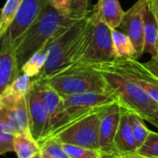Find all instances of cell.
I'll return each instance as SVG.
<instances>
[{
  "mask_svg": "<svg viewBox=\"0 0 158 158\" xmlns=\"http://www.w3.org/2000/svg\"><path fill=\"white\" fill-rule=\"evenodd\" d=\"M91 29L90 12L87 17L74 22L52 40L44 47L47 51V59L43 70L35 79L45 80L77 63L88 44Z\"/></svg>",
  "mask_w": 158,
  "mask_h": 158,
  "instance_id": "obj_1",
  "label": "cell"
},
{
  "mask_svg": "<svg viewBox=\"0 0 158 158\" xmlns=\"http://www.w3.org/2000/svg\"><path fill=\"white\" fill-rule=\"evenodd\" d=\"M81 19L72 14H63L57 11L48 2L37 20L29 29L16 49L19 71L21 66L33 54L44 49L52 40L65 31L74 22Z\"/></svg>",
  "mask_w": 158,
  "mask_h": 158,
  "instance_id": "obj_2",
  "label": "cell"
},
{
  "mask_svg": "<svg viewBox=\"0 0 158 158\" xmlns=\"http://www.w3.org/2000/svg\"><path fill=\"white\" fill-rule=\"evenodd\" d=\"M42 81L61 96L108 90L102 72L92 65L74 64Z\"/></svg>",
  "mask_w": 158,
  "mask_h": 158,
  "instance_id": "obj_3",
  "label": "cell"
},
{
  "mask_svg": "<svg viewBox=\"0 0 158 158\" xmlns=\"http://www.w3.org/2000/svg\"><path fill=\"white\" fill-rule=\"evenodd\" d=\"M100 71L105 78L108 90L117 96L119 105L150 122L158 110L157 103L138 85L123 76L108 70Z\"/></svg>",
  "mask_w": 158,
  "mask_h": 158,
  "instance_id": "obj_4",
  "label": "cell"
},
{
  "mask_svg": "<svg viewBox=\"0 0 158 158\" xmlns=\"http://www.w3.org/2000/svg\"><path fill=\"white\" fill-rule=\"evenodd\" d=\"M92 29L88 44L81 58L75 64L95 65L118 58L114 49L111 29L103 22L94 8L91 11Z\"/></svg>",
  "mask_w": 158,
  "mask_h": 158,
  "instance_id": "obj_5",
  "label": "cell"
},
{
  "mask_svg": "<svg viewBox=\"0 0 158 158\" xmlns=\"http://www.w3.org/2000/svg\"><path fill=\"white\" fill-rule=\"evenodd\" d=\"M92 66L98 70H108L123 76L138 85L158 104V78L136 58L118 57Z\"/></svg>",
  "mask_w": 158,
  "mask_h": 158,
  "instance_id": "obj_6",
  "label": "cell"
},
{
  "mask_svg": "<svg viewBox=\"0 0 158 158\" xmlns=\"http://www.w3.org/2000/svg\"><path fill=\"white\" fill-rule=\"evenodd\" d=\"M99 127L100 118L98 110L71 122L47 138H55L61 143L73 144L100 151Z\"/></svg>",
  "mask_w": 158,
  "mask_h": 158,
  "instance_id": "obj_7",
  "label": "cell"
},
{
  "mask_svg": "<svg viewBox=\"0 0 158 158\" xmlns=\"http://www.w3.org/2000/svg\"><path fill=\"white\" fill-rule=\"evenodd\" d=\"M49 0H23L2 38L3 45L16 51L29 29L37 20Z\"/></svg>",
  "mask_w": 158,
  "mask_h": 158,
  "instance_id": "obj_8",
  "label": "cell"
},
{
  "mask_svg": "<svg viewBox=\"0 0 158 158\" xmlns=\"http://www.w3.org/2000/svg\"><path fill=\"white\" fill-rule=\"evenodd\" d=\"M62 97L64 108L69 120V124L90 113L98 111L114 102H118L117 96L110 90L89 92Z\"/></svg>",
  "mask_w": 158,
  "mask_h": 158,
  "instance_id": "obj_9",
  "label": "cell"
},
{
  "mask_svg": "<svg viewBox=\"0 0 158 158\" xmlns=\"http://www.w3.org/2000/svg\"><path fill=\"white\" fill-rule=\"evenodd\" d=\"M33 79L38 87L39 94L48 118L47 135L45 136L47 138L69 125V120L64 108L63 97L50 85L35 78Z\"/></svg>",
  "mask_w": 158,
  "mask_h": 158,
  "instance_id": "obj_10",
  "label": "cell"
},
{
  "mask_svg": "<svg viewBox=\"0 0 158 158\" xmlns=\"http://www.w3.org/2000/svg\"><path fill=\"white\" fill-rule=\"evenodd\" d=\"M147 8L146 0H138L124 13L120 29L131 39L136 52V59L143 54L144 49V12Z\"/></svg>",
  "mask_w": 158,
  "mask_h": 158,
  "instance_id": "obj_11",
  "label": "cell"
},
{
  "mask_svg": "<svg viewBox=\"0 0 158 158\" xmlns=\"http://www.w3.org/2000/svg\"><path fill=\"white\" fill-rule=\"evenodd\" d=\"M121 117V106L114 102L99 110V144L103 154L116 153L114 140Z\"/></svg>",
  "mask_w": 158,
  "mask_h": 158,
  "instance_id": "obj_12",
  "label": "cell"
},
{
  "mask_svg": "<svg viewBox=\"0 0 158 158\" xmlns=\"http://www.w3.org/2000/svg\"><path fill=\"white\" fill-rule=\"evenodd\" d=\"M0 114L15 133L30 131L26 96L17 99L0 98Z\"/></svg>",
  "mask_w": 158,
  "mask_h": 158,
  "instance_id": "obj_13",
  "label": "cell"
},
{
  "mask_svg": "<svg viewBox=\"0 0 158 158\" xmlns=\"http://www.w3.org/2000/svg\"><path fill=\"white\" fill-rule=\"evenodd\" d=\"M26 99L29 111L30 132L37 142H40L47 135L48 118L42 103L35 81L32 89L26 95Z\"/></svg>",
  "mask_w": 158,
  "mask_h": 158,
  "instance_id": "obj_14",
  "label": "cell"
},
{
  "mask_svg": "<svg viewBox=\"0 0 158 158\" xmlns=\"http://www.w3.org/2000/svg\"><path fill=\"white\" fill-rule=\"evenodd\" d=\"M114 148L115 152L119 156L133 154L137 150V144L134 140L129 121L128 110L122 106L121 117L114 140Z\"/></svg>",
  "mask_w": 158,
  "mask_h": 158,
  "instance_id": "obj_15",
  "label": "cell"
},
{
  "mask_svg": "<svg viewBox=\"0 0 158 158\" xmlns=\"http://www.w3.org/2000/svg\"><path fill=\"white\" fill-rule=\"evenodd\" d=\"M20 74L16 51L1 44L0 48V94Z\"/></svg>",
  "mask_w": 158,
  "mask_h": 158,
  "instance_id": "obj_16",
  "label": "cell"
},
{
  "mask_svg": "<svg viewBox=\"0 0 158 158\" xmlns=\"http://www.w3.org/2000/svg\"><path fill=\"white\" fill-rule=\"evenodd\" d=\"M99 19L111 30L118 29L124 16V11L118 0H98L94 6Z\"/></svg>",
  "mask_w": 158,
  "mask_h": 158,
  "instance_id": "obj_17",
  "label": "cell"
},
{
  "mask_svg": "<svg viewBox=\"0 0 158 158\" xmlns=\"http://www.w3.org/2000/svg\"><path fill=\"white\" fill-rule=\"evenodd\" d=\"M143 54H150L152 57L158 55V23L148 6L144 12Z\"/></svg>",
  "mask_w": 158,
  "mask_h": 158,
  "instance_id": "obj_18",
  "label": "cell"
},
{
  "mask_svg": "<svg viewBox=\"0 0 158 158\" xmlns=\"http://www.w3.org/2000/svg\"><path fill=\"white\" fill-rule=\"evenodd\" d=\"M14 152L18 158H32L41 152V148L39 143L28 131L15 134Z\"/></svg>",
  "mask_w": 158,
  "mask_h": 158,
  "instance_id": "obj_19",
  "label": "cell"
},
{
  "mask_svg": "<svg viewBox=\"0 0 158 158\" xmlns=\"http://www.w3.org/2000/svg\"><path fill=\"white\" fill-rule=\"evenodd\" d=\"M34 85L33 78L20 73L0 94L3 99H17L26 96Z\"/></svg>",
  "mask_w": 158,
  "mask_h": 158,
  "instance_id": "obj_20",
  "label": "cell"
},
{
  "mask_svg": "<svg viewBox=\"0 0 158 158\" xmlns=\"http://www.w3.org/2000/svg\"><path fill=\"white\" fill-rule=\"evenodd\" d=\"M114 49L118 57H133L136 58V52L132 43L128 35L117 29L111 30Z\"/></svg>",
  "mask_w": 158,
  "mask_h": 158,
  "instance_id": "obj_21",
  "label": "cell"
},
{
  "mask_svg": "<svg viewBox=\"0 0 158 158\" xmlns=\"http://www.w3.org/2000/svg\"><path fill=\"white\" fill-rule=\"evenodd\" d=\"M47 59V51L45 48L33 54L20 68V73H24L31 78L37 77L43 70Z\"/></svg>",
  "mask_w": 158,
  "mask_h": 158,
  "instance_id": "obj_22",
  "label": "cell"
},
{
  "mask_svg": "<svg viewBox=\"0 0 158 158\" xmlns=\"http://www.w3.org/2000/svg\"><path fill=\"white\" fill-rule=\"evenodd\" d=\"M22 2L23 0H6L0 11V39L6 33Z\"/></svg>",
  "mask_w": 158,
  "mask_h": 158,
  "instance_id": "obj_23",
  "label": "cell"
},
{
  "mask_svg": "<svg viewBox=\"0 0 158 158\" xmlns=\"http://www.w3.org/2000/svg\"><path fill=\"white\" fill-rule=\"evenodd\" d=\"M128 116H129V121L131 124V131L138 148L146 140L150 132V130L146 127L145 123L143 122L144 119L139 115H137L136 113L128 110Z\"/></svg>",
  "mask_w": 158,
  "mask_h": 158,
  "instance_id": "obj_24",
  "label": "cell"
},
{
  "mask_svg": "<svg viewBox=\"0 0 158 158\" xmlns=\"http://www.w3.org/2000/svg\"><path fill=\"white\" fill-rule=\"evenodd\" d=\"M39 145L44 158H69L63 144L55 138H46L39 142Z\"/></svg>",
  "mask_w": 158,
  "mask_h": 158,
  "instance_id": "obj_25",
  "label": "cell"
},
{
  "mask_svg": "<svg viewBox=\"0 0 158 158\" xmlns=\"http://www.w3.org/2000/svg\"><path fill=\"white\" fill-rule=\"evenodd\" d=\"M15 132L0 114V156L14 152Z\"/></svg>",
  "mask_w": 158,
  "mask_h": 158,
  "instance_id": "obj_26",
  "label": "cell"
},
{
  "mask_svg": "<svg viewBox=\"0 0 158 158\" xmlns=\"http://www.w3.org/2000/svg\"><path fill=\"white\" fill-rule=\"evenodd\" d=\"M135 153L145 157L158 158V132L150 131L146 140Z\"/></svg>",
  "mask_w": 158,
  "mask_h": 158,
  "instance_id": "obj_27",
  "label": "cell"
},
{
  "mask_svg": "<svg viewBox=\"0 0 158 158\" xmlns=\"http://www.w3.org/2000/svg\"><path fill=\"white\" fill-rule=\"evenodd\" d=\"M69 158H100L101 152L73 144L62 143Z\"/></svg>",
  "mask_w": 158,
  "mask_h": 158,
  "instance_id": "obj_28",
  "label": "cell"
},
{
  "mask_svg": "<svg viewBox=\"0 0 158 158\" xmlns=\"http://www.w3.org/2000/svg\"><path fill=\"white\" fill-rule=\"evenodd\" d=\"M93 0H72L70 13L77 18H85L91 12L89 6Z\"/></svg>",
  "mask_w": 158,
  "mask_h": 158,
  "instance_id": "obj_29",
  "label": "cell"
},
{
  "mask_svg": "<svg viewBox=\"0 0 158 158\" xmlns=\"http://www.w3.org/2000/svg\"><path fill=\"white\" fill-rule=\"evenodd\" d=\"M49 3L59 12L63 14H71L70 6L72 0H49Z\"/></svg>",
  "mask_w": 158,
  "mask_h": 158,
  "instance_id": "obj_30",
  "label": "cell"
},
{
  "mask_svg": "<svg viewBox=\"0 0 158 158\" xmlns=\"http://www.w3.org/2000/svg\"><path fill=\"white\" fill-rule=\"evenodd\" d=\"M144 66L158 78V55L152 57L148 62L143 63Z\"/></svg>",
  "mask_w": 158,
  "mask_h": 158,
  "instance_id": "obj_31",
  "label": "cell"
},
{
  "mask_svg": "<svg viewBox=\"0 0 158 158\" xmlns=\"http://www.w3.org/2000/svg\"><path fill=\"white\" fill-rule=\"evenodd\" d=\"M148 8L151 10L153 15L155 16L158 23V0H146Z\"/></svg>",
  "mask_w": 158,
  "mask_h": 158,
  "instance_id": "obj_32",
  "label": "cell"
},
{
  "mask_svg": "<svg viewBox=\"0 0 158 158\" xmlns=\"http://www.w3.org/2000/svg\"><path fill=\"white\" fill-rule=\"evenodd\" d=\"M100 158H123V156L118 155L117 153H112V154H103V153H101V157Z\"/></svg>",
  "mask_w": 158,
  "mask_h": 158,
  "instance_id": "obj_33",
  "label": "cell"
},
{
  "mask_svg": "<svg viewBox=\"0 0 158 158\" xmlns=\"http://www.w3.org/2000/svg\"><path fill=\"white\" fill-rule=\"evenodd\" d=\"M123 156V158H149V157H145V156H142L136 153H133V154H129V155H125V156Z\"/></svg>",
  "mask_w": 158,
  "mask_h": 158,
  "instance_id": "obj_34",
  "label": "cell"
},
{
  "mask_svg": "<svg viewBox=\"0 0 158 158\" xmlns=\"http://www.w3.org/2000/svg\"><path fill=\"white\" fill-rule=\"evenodd\" d=\"M150 123H152L155 127H156L158 129V110L156 111V115L154 116V118L151 119V121H150Z\"/></svg>",
  "mask_w": 158,
  "mask_h": 158,
  "instance_id": "obj_35",
  "label": "cell"
}]
</instances>
